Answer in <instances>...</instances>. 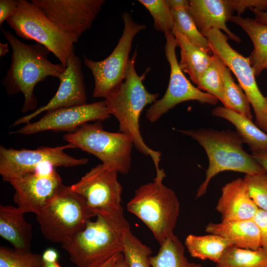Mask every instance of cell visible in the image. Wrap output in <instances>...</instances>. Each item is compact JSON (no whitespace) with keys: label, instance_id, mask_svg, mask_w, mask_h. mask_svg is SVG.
<instances>
[{"label":"cell","instance_id":"obj_20","mask_svg":"<svg viewBox=\"0 0 267 267\" xmlns=\"http://www.w3.org/2000/svg\"><path fill=\"white\" fill-rule=\"evenodd\" d=\"M205 231L224 238L236 247L251 250L262 247L260 231L253 219L211 222Z\"/></svg>","mask_w":267,"mask_h":267},{"label":"cell","instance_id":"obj_2","mask_svg":"<svg viewBox=\"0 0 267 267\" xmlns=\"http://www.w3.org/2000/svg\"><path fill=\"white\" fill-rule=\"evenodd\" d=\"M136 50L130 59L125 78L119 88L105 101L110 115H113L119 123V132L131 136L134 146L140 153L149 156L154 164L156 173L162 169L159 165L161 153L149 147L144 141L139 128V117L144 107L152 104L159 96L145 89L143 81L147 71L139 76L135 69Z\"/></svg>","mask_w":267,"mask_h":267},{"label":"cell","instance_id":"obj_13","mask_svg":"<svg viewBox=\"0 0 267 267\" xmlns=\"http://www.w3.org/2000/svg\"><path fill=\"white\" fill-rule=\"evenodd\" d=\"M76 148L70 143L54 147H41L36 149L7 148L0 147V174L4 181L34 171L45 163L54 167H73L86 164L87 158H76L65 153Z\"/></svg>","mask_w":267,"mask_h":267},{"label":"cell","instance_id":"obj_31","mask_svg":"<svg viewBox=\"0 0 267 267\" xmlns=\"http://www.w3.org/2000/svg\"><path fill=\"white\" fill-rule=\"evenodd\" d=\"M43 263L42 254L0 247V267H41Z\"/></svg>","mask_w":267,"mask_h":267},{"label":"cell","instance_id":"obj_10","mask_svg":"<svg viewBox=\"0 0 267 267\" xmlns=\"http://www.w3.org/2000/svg\"><path fill=\"white\" fill-rule=\"evenodd\" d=\"M208 40L214 54L218 56L237 78L256 115V125L267 134V101L257 85L254 70L248 57L231 47L228 37L213 28L202 33Z\"/></svg>","mask_w":267,"mask_h":267},{"label":"cell","instance_id":"obj_29","mask_svg":"<svg viewBox=\"0 0 267 267\" xmlns=\"http://www.w3.org/2000/svg\"><path fill=\"white\" fill-rule=\"evenodd\" d=\"M188 7L189 6L171 8L174 20L173 32H179L191 43L211 53L212 51L209 42L198 29L188 12Z\"/></svg>","mask_w":267,"mask_h":267},{"label":"cell","instance_id":"obj_46","mask_svg":"<svg viewBox=\"0 0 267 267\" xmlns=\"http://www.w3.org/2000/svg\"><path fill=\"white\" fill-rule=\"evenodd\" d=\"M266 98H267V96L266 97Z\"/></svg>","mask_w":267,"mask_h":267},{"label":"cell","instance_id":"obj_4","mask_svg":"<svg viewBox=\"0 0 267 267\" xmlns=\"http://www.w3.org/2000/svg\"><path fill=\"white\" fill-rule=\"evenodd\" d=\"M96 217L61 244L77 267H93L123 253V236L130 229L129 223L99 214Z\"/></svg>","mask_w":267,"mask_h":267},{"label":"cell","instance_id":"obj_42","mask_svg":"<svg viewBox=\"0 0 267 267\" xmlns=\"http://www.w3.org/2000/svg\"><path fill=\"white\" fill-rule=\"evenodd\" d=\"M111 267H129L124 258L123 253H121Z\"/></svg>","mask_w":267,"mask_h":267},{"label":"cell","instance_id":"obj_45","mask_svg":"<svg viewBox=\"0 0 267 267\" xmlns=\"http://www.w3.org/2000/svg\"><path fill=\"white\" fill-rule=\"evenodd\" d=\"M41 267H61L59 264L58 262H45L43 261L42 266Z\"/></svg>","mask_w":267,"mask_h":267},{"label":"cell","instance_id":"obj_43","mask_svg":"<svg viewBox=\"0 0 267 267\" xmlns=\"http://www.w3.org/2000/svg\"><path fill=\"white\" fill-rule=\"evenodd\" d=\"M120 254L121 253L116 254L104 263L93 267H111L116 261Z\"/></svg>","mask_w":267,"mask_h":267},{"label":"cell","instance_id":"obj_12","mask_svg":"<svg viewBox=\"0 0 267 267\" xmlns=\"http://www.w3.org/2000/svg\"><path fill=\"white\" fill-rule=\"evenodd\" d=\"M166 38L165 52L170 66V77L167 90L163 97L156 100L146 110V117L154 123L178 104L196 100L202 104L215 105L218 99L193 86L180 69L176 54L178 46L173 33L164 34Z\"/></svg>","mask_w":267,"mask_h":267},{"label":"cell","instance_id":"obj_24","mask_svg":"<svg viewBox=\"0 0 267 267\" xmlns=\"http://www.w3.org/2000/svg\"><path fill=\"white\" fill-rule=\"evenodd\" d=\"M230 21L239 26L251 39L254 49L248 58L255 76H258L267 69V25L238 15L233 16Z\"/></svg>","mask_w":267,"mask_h":267},{"label":"cell","instance_id":"obj_19","mask_svg":"<svg viewBox=\"0 0 267 267\" xmlns=\"http://www.w3.org/2000/svg\"><path fill=\"white\" fill-rule=\"evenodd\" d=\"M233 11L229 0H189L188 12L202 34L217 28L223 30L229 38L239 43L240 38L226 24L233 16Z\"/></svg>","mask_w":267,"mask_h":267},{"label":"cell","instance_id":"obj_18","mask_svg":"<svg viewBox=\"0 0 267 267\" xmlns=\"http://www.w3.org/2000/svg\"><path fill=\"white\" fill-rule=\"evenodd\" d=\"M250 196L243 178L226 183L216 206L222 221L252 220L259 210Z\"/></svg>","mask_w":267,"mask_h":267},{"label":"cell","instance_id":"obj_14","mask_svg":"<svg viewBox=\"0 0 267 267\" xmlns=\"http://www.w3.org/2000/svg\"><path fill=\"white\" fill-rule=\"evenodd\" d=\"M54 167L45 163L6 181L15 190L14 202L25 213L38 214L64 186Z\"/></svg>","mask_w":267,"mask_h":267},{"label":"cell","instance_id":"obj_21","mask_svg":"<svg viewBox=\"0 0 267 267\" xmlns=\"http://www.w3.org/2000/svg\"><path fill=\"white\" fill-rule=\"evenodd\" d=\"M25 213L18 207L0 206V235L16 250L31 251V225L24 218Z\"/></svg>","mask_w":267,"mask_h":267},{"label":"cell","instance_id":"obj_32","mask_svg":"<svg viewBox=\"0 0 267 267\" xmlns=\"http://www.w3.org/2000/svg\"><path fill=\"white\" fill-rule=\"evenodd\" d=\"M150 12L154 20L156 30L164 33H173L174 20L172 12L167 0H139Z\"/></svg>","mask_w":267,"mask_h":267},{"label":"cell","instance_id":"obj_8","mask_svg":"<svg viewBox=\"0 0 267 267\" xmlns=\"http://www.w3.org/2000/svg\"><path fill=\"white\" fill-rule=\"evenodd\" d=\"M6 21L17 36L46 47L66 67L78 41L60 30L31 0H18L15 12Z\"/></svg>","mask_w":267,"mask_h":267},{"label":"cell","instance_id":"obj_30","mask_svg":"<svg viewBox=\"0 0 267 267\" xmlns=\"http://www.w3.org/2000/svg\"><path fill=\"white\" fill-rule=\"evenodd\" d=\"M123 255L129 267H152L149 257L151 248L142 243L130 229L123 236Z\"/></svg>","mask_w":267,"mask_h":267},{"label":"cell","instance_id":"obj_16","mask_svg":"<svg viewBox=\"0 0 267 267\" xmlns=\"http://www.w3.org/2000/svg\"><path fill=\"white\" fill-rule=\"evenodd\" d=\"M110 116L105 100H102L46 112L39 120L27 123L12 133L24 135L49 130L71 133L89 121H102Z\"/></svg>","mask_w":267,"mask_h":267},{"label":"cell","instance_id":"obj_11","mask_svg":"<svg viewBox=\"0 0 267 267\" xmlns=\"http://www.w3.org/2000/svg\"><path fill=\"white\" fill-rule=\"evenodd\" d=\"M71 187L85 199L89 207L96 215L128 222L121 205L123 188L118 181L117 172L106 168L102 164H98Z\"/></svg>","mask_w":267,"mask_h":267},{"label":"cell","instance_id":"obj_27","mask_svg":"<svg viewBox=\"0 0 267 267\" xmlns=\"http://www.w3.org/2000/svg\"><path fill=\"white\" fill-rule=\"evenodd\" d=\"M214 55L215 56L216 61L222 79L227 102L226 108L252 120L251 104L247 96L240 85L235 83L230 70L218 56Z\"/></svg>","mask_w":267,"mask_h":267},{"label":"cell","instance_id":"obj_37","mask_svg":"<svg viewBox=\"0 0 267 267\" xmlns=\"http://www.w3.org/2000/svg\"><path fill=\"white\" fill-rule=\"evenodd\" d=\"M18 0H0V25L15 12Z\"/></svg>","mask_w":267,"mask_h":267},{"label":"cell","instance_id":"obj_33","mask_svg":"<svg viewBox=\"0 0 267 267\" xmlns=\"http://www.w3.org/2000/svg\"><path fill=\"white\" fill-rule=\"evenodd\" d=\"M212 63L200 79L197 86L201 90L207 92L220 100L224 107L227 102L225 96L222 79L217 65L215 56Z\"/></svg>","mask_w":267,"mask_h":267},{"label":"cell","instance_id":"obj_6","mask_svg":"<svg viewBox=\"0 0 267 267\" xmlns=\"http://www.w3.org/2000/svg\"><path fill=\"white\" fill-rule=\"evenodd\" d=\"M96 216L85 199L71 186L65 185L36 215L44 237L61 244L83 229L87 222Z\"/></svg>","mask_w":267,"mask_h":267},{"label":"cell","instance_id":"obj_36","mask_svg":"<svg viewBox=\"0 0 267 267\" xmlns=\"http://www.w3.org/2000/svg\"><path fill=\"white\" fill-rule=\"evenodd\" d=\"M253 219L260 231L262 247L267 250V212L259 209Z\"/></svg>","mask_w":267,"mask_h":267},{"label":"cell","instance_id":"obj_7","mask_svg":"<svg viewBox=\"0 0 267 267\" xmlns=\"http://www.w3.org/2000/svg\"><path fill=\"white\" fill-rule=\"evenodd\" d=\"M63 138L76 148L97 157L108 169L125 175L131 169L134 146L132 137L104 130L101 121L85 124L75 132L64 134Z\"/></svg>","mask_w":267,"mask_h":267},{"label":"cell","instance_id":"obj_1","mask_svg":"<svg viewBox=\"0 0 267 267\" xmlns=\"http://www.w3.org/2000/svg\"><path fill=\"white\" fill-rule=\"evenodd\" d=\"M1 30L12 50L11 62L2 85L9 95L19 92L23 94L22 111L27 112L38 105L34 94L36 85L50 76L59 79L66 67L61 63L51 62L47 58L51 52L44 45L38 43L25 44L11 33L3 28Z\"/></svg>","mask_w":267,"mask_h":267},{"label":"cell","instance_id":"obj_44","mask_svg":"<svg viewBox=\"0 0 267 267\" xmlns=\"http://www.w3.org/2000/svg\"><path fill=\"white\" fill-rule=\"evenodd\" d=\"M9 51L8 44L0 43V56L5 55Z\"/></svg>","mask_w":267,"mask_h":267},{"label":"cell","instance_id":"obj_28","mask_svg":"<svg viewBox=\"0 0 267 267\" xmlns=\"http://www.w3.org/2000/svg\"><path fill=\"white\" fill-rule=\"evenodd\" d=\"M216 267H267V250L231 246L224 252Z\"/></svg>","mask_w":267,"mask_h":267},{"label":"cell","instance_id":"obj_9","mask_svg":"<svg viewBox=\"0 0 267 267\" xmlns=\"http://www.w3.org/2000/svg\"><path fill=\"white\" fill-rule=\"evenodd\" d=\"M122 18L123 32L110 54L104 60L98 61L84 57V64L93 76L94 97L106 99L119 88L125 78L133 40L139 32L146 28L144 24L136 23L127 12L123 13Z\"/></svg>","mask_w":267,"mask_h":267},{"label":"cell","instance_id":"obj_17","mask_svg":"<svg viewBox=\"0 0 267 267\" xmlns=\"http://www.w3.org/2000/svg\"><path fill=\"white\" fill-rule=\"evenodd\" d=\"M59 80L60 84L56 93L46 105L19 118L12 126L28 123L44 112L87 104L82 62L74 48L69 56L65 70Z\"/></svg>","mask_w":267,"mask_h":267},{"label":"cell","instance_id":"obj_41","mask_svg":"<svg viewBox=\"0 0 267 267\" xmlns=\"http://www.w3.org/2000/svg\"><path fill=\"white\" fill-rule=\"evenodd\" d=\"M167 1L171 8L189 6V0H167Z\"/></svg>","mask_w":267,"mask_h":267},{"label":"cell","instance_id":"obj_26","mask_svg":"<svg viewBox=\"0 0 267 267\" xmlns=\"http://www.w3.org/2000/svg\"><path fill=\"white\" fill-rule=\"evenodd\" d=\"M185 248L175 234L161 245L158 253L149 257L152 267H202L200 264L189 262L184 256Z\"/></svg>","mask_w":267,"mask_h":267},{"label":"cell","instance_id":"obj_5","mask_svg":"<svg viewBox=\"0 0 267 267\" xmlns=\"http://www.w3.org/2000/svg\"><path fill=\"white\" fill-rule=\"evenodd\" d=\"M164 170L156 174L151 182L140 185L127 204V210L139 218L161 245L174 235L180 205L173 189L165 185Z\"/></svg>","mask_w":267,"mask_h":267},{"label":"cell","instance_id":"obj_39","mask_svg":"<svg viewBox=\"0 0 267 267\" xmlns=\"http://www.w3.org/2000/svg\"><path fill=\"white\" fill-rule=\"evenodd\" d=\"M42 256L44 262L49 263L58 262V253L54 249L50 248L46 249Z\"/></svg>","mask_w":267,"mask_h":267},{"label":"cell","instance_id":"obj_35","mask_svg":"<svg viewBox=\"0 0 267 267\" xmlns=\"http://www.w3.org/2000/svg\"><path fill=\"white\" fill-rule=\"evenodd\" d=\"M229 2L238 15H241L247 8L261 11L267 10V0H229Z\"/></svg>","mask_w":267,"mask_h":267},{"label":"cell","instance_id":"obj_3","mask_svg":"<svg viewBox=\"0 0 267 267\" xmlns=\"http://www.w3.org/2000/svg\"><path fill=\"white\" fill-rule=\"evenodd\" d=\"M176 131L196 140L208 158L205 178L197 190L196 199L206 194L211 180L220 172L232 171L250 175L267 173L252 154L244 150V142L236 132L211 129Z\"/></svg>","mask_w":267,"mask_h":267},{"label":"cell","instance_id":"obj_25","mask_svg":"<svg viewBox=\"0 0 267 267\" xmlns=\"http://www.w3.org/2000/svg\"><path fill=\"white\" fill-rule=\"evenodd\" d=\"M184 245L190 255L202 260H210L217 264L225 250L231 245L224 238L214 234L204 235L189 234Z\"/></svg>","mask_w":267,"mask_h":267},{"label":"cell","instance_id":"obj_23","mask_svg":"<svg viewBox=\"0 0 267 267\" xmlns=\"http://www.w3.org/2000/svg\"><path fill=\"white\" fill-rule=\"evenodd\" d=\"M212 114L231 123L244 143L252 151L267 150V134L244 115L229 108L219 106L214 108Z\"/></svg>","mask_w":267,"mask_h":267},{"label":"cell","instance_id":"obj_40","mask_svg":"<svg viewBox=\"0 0 267 267\" xmlns=\"http://www.w3.org/2000/svg\"><path fill=\"white\" fill-rule=\"evenodd\" d=\"M254 14V20L262 24L267 25V10L261 11L252 8L250 9Z\"/></svg>","mask_w":267,"mask_h":267},{"label":"cell","instance_id":"obj_34","mask_svg":"<svg viewBox=\"0 0 267 267\" xmlns=\"http://www.w3.org/2000/svg\"><path fill=\"white\" fill-rule=\"evenodd\" d=\"M243 179L253 202L259 209L267 212V174L245 175Z\"/></svg>","mask_w":267,"mask_h":267},{"label":"cell","instance_id":"obj_22","mask_svg":"<svg viewBox=\"0 0 267 267\" xmlns=\"http://www.w3.org/2000/svg\"><path fill=\"white\" fill-rule=\"evenodd\" d=\"M173 34L180 50L179 67L197 85L202 76L212 63L214 55H210L209 52L191 43L179 32L175 31Z\"/></svg>","mask_w":267,"mask_h":267},{"label":"cell","instance_id":"obj_15","mask_svg":"<svg viewBox=\"0 0 267 267\" xmlns=\"http://www.w3.org/2000/svg\"><path fill=\"white\" fill-rule=\"evenodd\" d=\"M61 31L77 41L89 29L104 0H31Z\"/></svg>","mask_w":267,"mask_h":267},{"label":"cell","instance_id":"obj_38","mask_svg":"<svg viewBox=\"0 0 267 267\" xmlns=\"http://www.w3.org/2000/svg\"><path fill=\"white\" fill-rule=\"evenodd\" d=\"M251 154L255 160L267 173V150L252 151Z\"/></svg>","mask_w":267,"mask_h":267}]
</instances>
